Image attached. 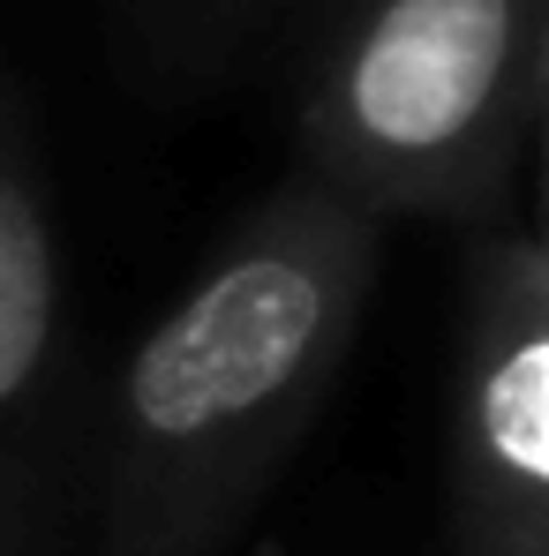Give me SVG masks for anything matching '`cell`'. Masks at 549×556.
Instances as JSON below:
<instances>
[{"label":"cell","instance_id":"cell-2","mask_svg":"<svg viewBox=\"0 0 549 556\" xmlns=\"http://www.w3.org/2000/svg\"><path fill=\"white\" fill-rule=\"evenodd\" d=\"M549 0H324L294 91V174L369 218L497 226L542 128Z\"/></svg>","mask_w":549,"mask_h":556},{"label":"cell","instance_id":"cell-4","mask_svg":"<svg viewBox=\"0 0 549 556\" xmlns=\"http://www.w3.org/2000/svg\"><path fill=\"white\" fill-rule=\"evenodd\" d=\"M84 496L68 241L23 84L0 68V556H53Z\"/></svg>","mask_w":549,"mask_h":556},{"label":"cell","instance_id":"cell-3","mask_svg":"<svg viewBox=\"0 0 549 556\" xmlns=\"http://www.w3.org/2000/svg\"><path fill=\"white\" fill-rule=\"evenodd\" d=\"M452 556H549V249L527 218L466 233L452 346Z\"/></svg>","mask_w":549,"mask_h":556},{"label":"cell","instance_id":"cell-1","mask_svg":"<svg viewBox=\"0 0 549 556\" xmlns=\"http://www.w3.org/2000/svg\"><path fill=\"white\" fill-rule=\"evenodd\" d=\"M384 218L309 174L211 249L84 421L98 556H226L309 444L376 293Z\"/></svg>","mask_w":549,"mask_h":556},{"label":"cell","instance_id":"cell-5","mask_svg":"<svg viewBox=\"0 0 549 556\" xmlns=\"http://www.w3.org/2000/svg\"><path fill=\"white\" fill-rule=\"evenodd\" d=\"M324 0H136L144 46L174 84H211L234 76L241 61H257L264 46H278L286 30L316 23Z\"/></svg>","mask_w":549,"mask_h":556}]
</instances>
